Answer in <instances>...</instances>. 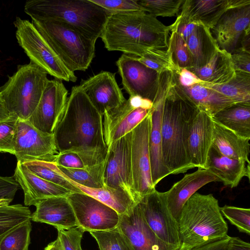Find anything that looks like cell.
Returning a JSON list of instances; mask_svg holds the SVG:
<instances>
[{
    "instance_id": "1",
    "label": "cell",
    "mask_w": 250,
    "mask_h": 250,
    "mask_svg": "<svg viewBox=\"0 0 250 250\" xmlns=\"http://www.w3.org/2000/svg\"><path fill=\"white\" fill-rule=\"evenodd\" d=\"M103 119L79 86L73 87L63 115L53 133L58 153L78 154L86 168L104 163L108 148Z\"/></svg>"
},
{
    "instance_id": "2",
    "label": "cell",
    "mask_w": 250,
    "mask_h": 250,
    "mask_svg": "<svg viewBox=\"0 0 250 250\" xmlns=\"http://www.w3.org/2000/svg\"><path fill=\"white\" fill-rule=\"evenodd\" d=\"M158 85L163 96L161 136L164 163L170 174L185 173L194 167L188 150L191 122L198 108L178 82L175 72L158 73Z\"/></svg>"
},
{
    "instance_id": "3",
    "label": "cell",
    "mask_w": 250,
    "mask_h": 250,
    "mask_svg": "<svg viewBox=\"0 0 250 250\" xmlns=\"http://www.w3.org/2000/svg\"><path fill=\"white\" fill-rule=\"evenodd\" d=\"M171 26L146 12L111 14L100 38L108 51H118L137 58L168 50Z\"/></svg>"
},
{
    "instance_id": "4",
    "label": "cell",
    "mask_w": 250,
    "mask_h": 250,
    "mask_svg": "<svg viewBox=\"0 0 250 250\" xmlns=\"http://www.w3.org/2000/svg\"><path fill=\"white\" fill-rule=\"evenodd\" d=\"M212 194L192 195L182 208L178 220L182 244L203 246L228 236V225Z\"/></svg>"
},
{
    "instance_id": "5",
    "label": "cell",
    "mask_w": 250,
    "mask_h": 250,
    "mask_svg": "<svg viewBox=\"0 0 250 250\" xmlns=\"http://www.w3.org/2000/svg\"><path fill=\"white\" fill-rule=\"evenodd\" d=\"M24 11L34 20H56L69 24L90 39L100 38L108 16L90 0H29Z\"/></svg>"
},
{
    "instance_id": "6",
    "label": "cell",
    "mask_w": 250,
    "mask_h": 250,
    "mask_svg": "<svg viewBox=\"0 0 250 250\" xmlns=\"http://www.w3.org/2000/svg\"><path fill=\"white\" fill-rule=\"evenodd\" d=\"M32 23L71 71L88 68L95 57L96 41L61 21L32 20Z\"/></svg>"
},
{
    "instance_id": "7",
    "label": "cell",
    "mask_w": 250,
    "mask_h": 250,
    "mask_svg": "<svg viewBox=\"0 0 250 250\" xmlns=\"http://www.w3.org/2000/svg\"><path fill=\"white\" fill-rule=\"evenodd\" d=\"M47 73L30 62L20 65L0 87V96L9 114L28 120L36 108L49 79Z\"/></svg>"
},
{
    "instance_id": "8",
    "label": "cell",
    "mask_w": 250,
    "mask_h": 250,
    "mask_svg": "<svg viewBox=\"0 0 250 250\" xmlns=\"http://www.w3.org/2000/svg\"><path fill=\"white\" fill-rule=\"evenodd\" d=\"M13 24L17 42L30 62L56 79L66 82L77 81L74 72L67 68L32 22L17 17Z\"/></svg>"
},
{
    "instance_id": "9",
    "label": "cell",
    "mask_w": 250,
    "mask_h": 250,
    "mask_svg": "<svg viewBox=\"0 0 250 250\" xmlns=\"http://www.w3.org/2000/svg\"><path fill=\"white\" fill-rule=\"evenodd\" d=\"M153 102L138 96H129L120 106L103 115V129L107 148L131 132L149 114Z\"/></svg>"
},
{
    "instance_id": "10",
    "label": "cell",
    "mask_w": 250,
    "mask_h": 250,
    "mask_svg": "<svg viewBox=\"0 0 250 250\" xmlns=\"http://www.w3.org/2000/svg\"><path fill=\"white\" fill-rule=\"evenodd\" d=\"M151 128L149 111L146 117L132 130L131 161L137 204L143 197L156 189L152 182L149 153Z\"/></svg>"
},
{
    "instance_id": "11",
    "label": "cell",
    "mask_w": 250,
    "mask_h": 250,
    "mask_svg": "<svg viewBox=\"0 0 250 250\" xmlns=\"http://www.w3.org/2000/svg\"><path fill=\"white\" fill-rule=\"evenodd\" d=\"M57 154L53 134L39 130L28 120L18 119L14 144V155L18 162H53Z\"/></svg>"
},
{
    "instance_id": "12",
    "label": "cell",
    "mask_w": 250,
    "mask_h": 250,
    "mask_svg": "<svg viewBox=\"0 0 250 250\" xmlns=\"http://www.w3.org/2000/svg\"><path fill=\"white\" fill-rule=\"evenodd\" d=\"M131 137L132 131L108 148L103 184L104 186L125 191L137 204L131 167Z\"/></svg>"
},
{
    "instance_id": "13",
    "label": "cell",
    "mask_w": 250,
    "mask_h": 250,
    "mask_svg": "<svg viewBox=\"0 0 250 250\" xmlns=\"http://www.w3.org/2000/svg\"><path fill=\"white\" fill-rule=\"evenodd\" d=\"M80 227L84 231L109 230L117 228L120 215L114 209L83 193L67 197Z\"/></svg>"
},
{
    "instance_id": "14",
    "label": "cell",
    "mask_w": 250,
    "mask_h": 250,
    "mask_svg": "<svg viewBox=\"0 0 250 250\" xmlns=\"http://www.w3.org/2000/svg\"><path fill=\"white\" fill-rule=\"evenodd\" d=\"M138 203L152 232L164 242L180 247L178 222L167 207L164 192L155 189L143 197Z\"/></svg>"
},
{
    "instance_id": "15",
    "label": "cell",
    "mask_w": 250,
    "mask_h": 250,
    "mask_svg": "<svg viewBox=\"0 0 250 250\" xmlns=\"http://www.w3.org/2000/svg\"><path fill=\"white\" fill-rule=\"evenodd\" d=\"M67 96L68 90L62 80H49L36 108L28 121L39 130L53 134L64 113Z\"/></svg>"
},
{
    "instance_id": "16",
    "label": "cell",
    "mask_w": 250,
    "mask_h": 250,
    "mask_svg": "<svg viewBox=\"0 0 250 250\" xmlns=\"http://www.w3.org/2000/svg\"><path fill=\"white\" fill-rule=\"evenodd\" d=\"M116 64L124 89L129 96H138L153 102L158 88L159 74L140 62L136 57L124 53Z\"/></svg>"
},
{
    "instance_id": "17",
    "label": "cell",
    "mask_w": 250,
    "mask_h": 250,
    "mask_svg": "<svg viewBox=\"0 0 250 250\" xmlns=\"http://www.w3.org/2000/svg\"><path fill=\"white\" fill-rule=\"evenodd\" d=\"M250 4V0H186L175 21L192 23L211 29L227 10Z\"/></svg>"
},
{
    "instance_id": "18",
    "label": "cell",
    "mask_w": 250,
    "mask_h": 250,
    "mask_svg": "<svg viewBox=\"0 0 250 250\" xmlns=\"http://www.w3.org/2000/svg\"><path fill=\"white\" fill-rule=\"evenodd\" d=\"M78 86L103 116L126 100L115 75L109 72L102 71L87 80H82Z\"/></svg>"
},
{
    "instance_id": "19",
    "label": "cell",
    "mask_w": 250,
    "mask_h": 250,
    "mask_svg": "<svg viewBox=\"0 0 250 250\" xmlns=\"http://www.w3.org/2000/svg\"><path fill=\"white\" fill-rule=\"evenodd\" d=\"M118 227L129 240L133 250H179L181 246L168 244L152 232L139 203L127 213L120 215Z\"/></svg>"
},
{
    "instance_id": "20",
    "label": "cell",
    "mask_w": 250,
    "mask_h": 250,
    "mask_svg": "<svg viewBox=\"0 0 250 250\" xmlns=\"http://www.w3.org/2000/svg\"><path fill=\"white\" fill-rule=\"evenodd\" d=\"M250 26V4L227 10L210 30L219 48L230 54L241 36Z\"/></svg>"
},
{
    "instance_id": "21",
    "label": "cell",
    "mask_w": 250,
    "mask_h": 250,
    "mask_svg": "<svg viewBox=\"0 0 250 250\" xmlns=\"http://www.w3.org/2000/svg\"><path fill=\"white\" fill-rule=\"evenodd\" d=\"M213 130L211 117L198 109L190 124L188 141L190 162L194 167L208 169Z\"/></svg>"
},
{
    "instance_id": "22",
    "label": "cell",
    "mask_w": 250,
    "mask_h": 250,
    "mask_svg": "<svg viewBox=\"0 0 250 250\" xmlns=\"http://www.w3.org/2000/svg\"><path fill=\"white\" fill-rule=\"evenodd\" d=\"M213 182L221 181L209 169L198 168L195 172L185 174L165 192L167 207L173 216L178 221L182 208L188 200L202 187Z\"/></svg>"
},
{
    "instance_id": "23",
    "label": "cell",
    "mask_w": 250,
    "mask_h": 250,
    "mask_svg": "<svg viewBox=\"0 0 250 250\" xmlns=\"http://www.w3.org/2000/svg\"><path fill=\"white\" fill-rule=\"evenodd\" d=\"M13 176L23 190L25 206H35L40 201L48 198L67 197L73 193L37 176L20 162L17 163Z\"/></svg>"
},
{
    "instance_id": "24",
    "label": "cell",
    "mask_w": 250,
    "mask_h": 250,
    "mask_svg": "<svg viewBox=\"0 0 250 250\" xmlns=\"http://www.w3.org/2000/svg\"><path fill=\"white\" fill-rule=\"evenodd\" d=\"M153 106L150 110L151 128L149 138V153L151 179L154 187L163 179L170 175L163 158L161 125L163 108V96L158 85Z\"/></svg>"
},
{
    "instance_id": "25",
    "label": "cell",
    "mask_w": 250,
    "mask_h": 250,
    "mask_svg": "<svg viewBox=\"0 0 250 250\" xmlns=\"http://www.w3.org/2000/svg\"><path fill=\"white\" fill-rule=\"evenodd\" d=\"M31 220L47 224L56 229H68L79 227L73 209L67 197L42 200L35 205Z\"/></svg>"
},
{
    "instance_id": "26",
    "label": "cell",
    "mask_w": 250,
    "mask_h": 250,
    "mask_svg": "<svg viewBox=\"0 0 250 250\" xmlns=\"http://www.w3.org/2000/svg\"><path fill=\"white\" fill-rule=\"evenodd\" d=\"M250 163L230 158L217 153L211 147L208 162V169L215 174L224 186L236 187L244 177L250 179Z\"/></svg>"
},
{
    "instance_id": "27",
    "label": "cell",
    "mask_w": 250,
    "mask_h": 250,
    "mask_svg": "<svg viewBox=\"0 0 250 250\" xmlns=\"http://www.w3.org/2000/svg\"><path fill=\"white\" fill-rule=\"evenodd\" d=\"M250 140L213 121L212 148L221 155L250 163Z\"/></svg>"
},
{
    "instance_id": "28",
    "label": "cell",
    "mask_w": 250,
    "mask_h": 250,
    "mask_svg": "<svg viewBox=\"0 0 250 250\" xmlns=\"http://www.w3.org/2000/svg\"><path fill=\"white\" fill-rule=\"evenodd\" d=\"M188 69L203 82L212 84L226 83L236 75L231 54L220 48L205 65Z\"/></svg>"
},
{
    "instance_id": "29",
    "label": "cell",
    "mask_w": 250,
    "mask_h": 250,
    "mask_svg": "<svg viewBox=\"0 0 250 250\" xmlns=\"http://www.w3.org/2000/svg\"><path fill=\"white\" fill-rule=\"evenodd\" d=\"M186 42L193 60L192 68L205 65L219 48L210 29L202 25H196Z\"/></svg>"
},
{
    "instance_id": "30",
    "label": "cell",
    "mask_w": 250,
    "mask_h": 250,
    "mask_svg": "<svg viewBox=\"0 0 250 250\" xmlns=\"http://www.w3.org/2000/svg\"><path fill=\"white\" fill-rule=\"evenodd\" d=\"M211 118L214 122L238 136L250 140V104H234L219 111Z\"/></svg>"
},
{
    "instance_id": "31",
    "label": "cell",
    "mask_w": 250,
    "mask_h": 250,
    "mask_svg": "<svg viewBox=\"0 0 250 250\" xmlns=\"http://www.w3.org/2000/svg\"><path fill=\"white\" fill-rule=\"evenodd\" d=\"M64 178L78 188L82 193L89 195L110 207L120 215L127 213L136 205L131 197L122 189L106 186L100 188H88L80 185L67 178Z\"/></svg>"
},
{
    "instance_id": "32",
    "label": "cell",
    "mask_w": 250,
    "mask_h": 250,
    "mask_svg": "<svg viewBox=\"0 0 250 250\" xmlns=\"http://www.w3.org/2000/svg\"><path fill=\"white\" fill-rule=\"evenodd\" d=\"M182 87L198 108L211 117L221 110L236 104L222 94L200 84Z\"/></svg>"
},
{
    "instance_id": "33",
    "label": "cell",
    "mask_w": 250,
    "mask_h": 250,
    "mask_svg": "<svg viewBox=\"0 0 250 250\" xmlns=\"http://www.w3.org/2000/svg\"><path fill=\"white\" fill-rule=\"evenodd\" d=\"M200 84L222 94L235 104H250V73L236 71L235 76L226 83L217 84L203 82Z\"/></svg>"
},
{
    "instance_id": "34",
    "label": "cell",
    "mask_w": 250,
    "mask_h": 250,
    "mask_svg": "<svg viewBox=\"0 0 250 250\" xmlns=\"http://www.w3.org/2000/svg\"><path fill=\"white\" fill-rule=\"evenodd\" d=\"M105 162L98 166L84 168H65L52 163L55 170L62 176L83 186L100 188L104 186L103 175Z\"/></svg>"
},
{
    "instance_id": "35",
    "label": "cell",
    "mask_w": 250,
    "mask_h": 250,
    "mask_svg": "<svg viewBox=\"0 0 250 250\" xmlns=\"http://www.w3.org/2000/svg\"><path fill=\"white\" fill-rule=\"evenodd\" d=\"M31 212L21 204L0 206V239L8 232L29 220Z\"/></svg>"
},
{
    "instance_id": "36",
    "label": "cell",
    "mask_w": 250,
    "mask_h": 250,
    "mask_svg": "<svg viewBox=\"0 0 250 250\" xmlns=\"http://www.w3.org/2000/svg\"><path fill=\"white\" fill-rule=\"evenodd\" d=\"M89 233L96 240L100 250H133L129 240L118 226L109 230Z\"/></svg>"
},
{
    "instance_id": "37",
    "label": "cell",
    "mask_w": 250,
    "mask_h": 250,
    "mask_svg": "<svg viewBox=\"0 0 250 250\" xmlns=\"http://www.w3.org/2000/svg\"><path fill=\"white\" fill-rule=\"evenodd\" d=\"M22 164L34 174L45 180L62 186L73 192L82 193L78 188L55 170L52 162L35 161Z\"/></svg>"
},
{
    "instance_id": "38",
    "label": "cell",
    "mask_w": 250,
    "mask_h": 250,
    "mask_svg": "<svg viewBox=\"0 0 250 250\" xmlns=\"http://www.w3.org/2000/svg\"><path fill=\"white\" fill-rule=\"evenodd\" d=\"M31 220L17 227L0 239V250H29Z\"/></svg>"
},
{
    "instance_id": "39",
    "label": "cell",
    "mask_w": 250,
    "mask_h": 250,
    "mask_svg": "<svg viewBox=\"0 0 250 250\" xmlns=\"http://www.w3.org/2000/svg\"><path fill=\"white\" fill-rule=\"evenodd\" d=\"M168 39V49L175 64L180 68L189 69L193 66V60L185 40L172 25Z\"/></svg>"
},
{
    "instance_id": "40",
    "label": "cell",
    "mask_w": 250,
    "mask_h": 250,
    "mask_svg": "<svg viewBox=\"0 0 250 250\" xmlns=\"http://www.w3.org/2000/svg\"><path fill=\"white\" fill-rule=\"evenodd\" d=\"M184 0H138L146 12L156 17H173L178 13Z\"/></svg>"
},
{
    "instance_id": "41",
    "label": "cell",
    "mask_w": 250,
    "mask_h": 250,
    "mask_svg": "<svg viewBox=\"0 0 250 250\" xmlns=\"http://www.w3.org/2000/svg\"><path fill=\"white\" fill-rule=\"evenodd\" d=\"M220 211L239 231L250 234V209L225 205L220 208Z\"/></svg>"
},
{
    "instance_id": "42",
    "label": "cell",
    "mask_w": 250,
    "mask_h": 250,
    "mask_svg": "<svg viewBox=\"0 0 250 250\" xmlns=\"http://www.w3.org/2000/svg\"><path fill=\"white\" fill-rule=\"evenodd\" d=\"M19 118L10 114L6 119L0 121V152L14 155V144L17 124Z\"/></svg>"
},
{
    "instance_id": "43",
    "label": "cell",
    "mask_w": 250,
    "mask_h": 250,
    "mask_svg": "<svg viewBox=\"0 0 250 250\" xmlns=\"http://www.w3.org/2000/svg\"><path fill=\"white\" fill-rule=\"evenodd\" d=\"M103 8L109 15L132 12H146L138 0H90Z\"/></svg>"
},
{
    "instance_id": "44",
    "label": "cell",
    "mask_w": 250,
    "mask_h": 250,
    "mask_svg": "<svg viewBox=\"0 0 250 250\" xmlns=\"http://www.w3.org/2000/svg\"><path fill=\"white\" fill-rule=\"evenodd\" d=\"M62 250H82L81 240L84 231L80 227L68 229H57Z\"/></svg>"
},
{
    "instance_id": "45",
    "label": "cell",
    "mask_w": 250,
    "mask_h": 250,
    "mask_svg": "<svg viewBox=\"0 0 250 250\" xmlns=\"http://www.w3.org/2000/svg\"><path fill=\"white\" fill-rule=\"evenodd\" d=\"M53 163L57 166L65 168H86L80 156L71 152L57 154L55 155Z\"/></svg>"
},
{
    "instance_id": "46",
    "label": "cell",
    "mask_w": 250,
    "mask_h": 250,
    "mask_svg": "<svg viewBox=\"0 0 250 250\" xmlns=\"http://www.w3.org/2000/svg\"><path fill=\"white\" fill-rule=\"evenodd\" d=\"M232 62L235 71L250 73V52L237 47L231 53Z\"/></svg>"
},
{
    "instance_id": "47",
    "label": "cell",
    "mask_w": 250,
    "mask_h": 250,
    "mask_svg": "<svg viewBox=\"0 0 250 250\" xmlns=\"http://www.w3.org/2000/svg\"><path fill=\"white\" fill-rule=\"evenodd\" d=\"M19 186L14 176H0V200L12 201Z\"/></svg>"
},
{
    "instance_id": "48",
    "label": "cell",
    "mask_w": 250,
    "mask_h": 250,
    "mask_svg": "<svg viewBox=\"0 0 250 250\" xmlns=\"http://www.w3.org/2000/svg\"><path fill=\"white\" fill-rule=\"evenodd\" d=\"M177 74L178 82L182 87H190L203 82L194 73L185 68H180Z\"/></svg>"
},
{
    "instance_id": "49",
    "label": "cell",
    "mask_w": 250,
    "mask_h": 250,
    "mask_svg": "<svg viewBox=\"0 0 250 250\" xmlns=\"http://www.w3.org/2000/svg\"><path fill=\"white\" fill-rule=\"evenodd\" d=\"M229 238L230 236L228 235L224 239L203 246L192 248L191 250H227Z\"/></svg>"
},
{
    "instance_id": "50",
    "label": "cell",
    "mask_w": 250,
    "mask_h": 250,
    "mask_svg": "<svg viewBox=\"0 0 250 250\" xmlns=\"http://www.w3.org/2000/svg\"><path fill=\"white\" fill-rule=\"evenodd\" d=\"M172 25L177 29L178 32L185 41L191 34L197 25L192 23H178L175 21Z\"/></svg>"
},
{
    "instance_id": "51",
    "label": "cell",
    "mask_w": 250,
    "mask_h": 250,
    "mask_svg": "<svg viewBox=\"0 0 250 250\" xmlns=\"http://www.w3.org/2000/svg\"><path fill=\"white\" fill-rule=\"evenodd\" d=\"M227 250H250V245L239 237H230Z\"/></svg>"
},
{
    "instance_id": "52",
    "label": "cell",
    "mask_w": 250,
    "mask_h": 250,
    "mask_svg": "<svg viewBox=\"0 0 250 250\" xmlns=\"http://www.w3.org/2000/svg\"><path fill=\"white\" fill-rule=\"evenodd\" d=\"M239 41L241 43V46L239 47L250 52V26L244 31Z\"/></svg>"
},
{
    "instance_id": "53",
    "label": "cell",
    "mask_w": 250,
    "mask_h": 250,
    "mask_svg": "<svg viewBox=\"0 0 250 250\" xmlns=\"http://www.w3.org/2000/svg\"><path fill=\"white\" fill-rule=\"evenodd\" d=\"M10 115L0 96V121L7 119Z\"/></svg>"
},
{
    "instance_id": "54",
    "label": "cell",
    "mask_w": 250,
    "mask_h": 250,
    "mask_svg": "<svg viewBox=\"0 0 250 250\" xmlns=\"http://www.w3.org/2000/svg\"><path fill=\"white\" fill-rule=\"evenodd\" d=\"M44 250H62L59 239L57 237L55 241L48 244Z\"/></svg>"
},
{
    "instance_id": "55",
    "label": "cell",
    "mask_w": 250,
    "mask_h": 250,
    "mask_svg": "<svg viewBox=\"0 0 250 250\" xmlns=\"http://www.w3.org/2000/svg\"><path fill=\"white\" fill-rule=\"evenodd\" d=\"M12 201L10 200H0V206L9 205Z\"/></svg>"
},
{
    "instance_id": "56",
    "label": "cell",
    "mask_w": 250,
    "mask_h": 250,
    "mask_svg": "<svg viewBox=\"0 0 250 250\" xmlns=\"http://www.w3.org/2000/svg\"><path fill=\"white\" fill-rule=\"evenodd\" d=\"M192 250L191 248L188 247L187 246H186L183 244H182L181 248L179 249V250Z\"/></svg>"
}]
</instances>
